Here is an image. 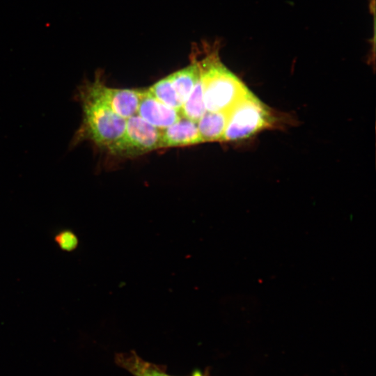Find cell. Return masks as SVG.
Wrapping results in <instances>:
<instances>
[{
	"label": "cell",
	"instance_id": "1",
	"mask_svg": "<svg viewBox=\"0 0 376 376\" xmlns=\"http://www.w3.org/2000/svg\"><path fill=\"white\" fill-rule=\"evenodd\" d=\"M75 96L81 107L82 120L69 147L75 148L87 141L110 152L123 136L126 119L112 111L84 83L77 88Z\"/></svg>",
	"mask_w": 376,
	"mask_h": 376
},
{
	"label": "cell",
	"instance_id": "8",
	"mask_svg": "<svg viewBox=\"0 0 376 376\" xmlns=\"http://www.w3.org/2000/svg\"><path fill=\"white\" fill-rule=\"evenodd\" d=\"M228 116L226 112L205 111L196 123L203 143L221 141Z\"/></svg>",
	"mask_w": 376,
	"mask_h": 376
},
{
	"label": "cell",
	"instance_id": "5",
	"mask_svg": "<svg viewBox=\"0 0 376 376\" xmlns=\"http://www.w3.org/2000/svg\"><path fill=\"white\" fill-rule=\"evenodd\" d=\"M87 88L107 107L125 119L137 113L143 90L115 88L107 86L100 73L93 81L83 82Z\"/></svg>",
	"mask_w": 376,
	"mask_h": 376
},
{
	"label": "cell",
	"instance_id": "10",
	"mask_svg": "<svg viewBox=\"0 0 376 376\" xmlns=\"http://www.w3.org/2000/svg\"><path fill=\"white\" fill-rule=\"evenodd\" d=\"M115 360L116 363L134 376H171L159 366L143 360L134 352L119 353Z\"/></svg>",
	"mask_w": 376,
	"mask_h": 376
},
{
	"label": "cell",
	"instance_id": "9",
	"mask_svg": "<svg viewBox=\"0 0 376 376\" xmlns=\"http://www.w3.org/2000/svg\"><path fill=\"white\" fill-rule=\"evenodd\" d=\"M182 104L201 77L197 58L193 56L189 65L169 75Z\"/></svg>",
	"mask_w": 376,
	"mask_h": 376
},
{
	"label": "cell",
	"instance_id": "7",
	"mask_svg": "<svg viewBox=\"0 0 376 376\" xmlns=\"http://www.w3.org/2000/svg\"><path fill=\"white\" fill-rule=\"evenodd\" d=\"M201 143L203 142L196 122L183 116L162 130L161 148L191 146Z\"/></svg>",
	"mask_w": 376,
	"mask_h": 376
},
{
	"label": "cell",
	"instance_id": "12",
	"mask_svg": "<svg viewBox=\"0 0 376 376\" xmlns=\"http://www.w3.org/2000/svg\"><path fill=\"white\" fill-rule=\"evenodd\" d=\"M201 78L194 86L180 109L181 116L197 123L205 112Z\"/></svg>",
	"mask_w": 376,
	"mask_h": 376
},
{
	"label": "cell",
	"instance_id": "4",
	"mask_svg": "<svg viewBox=\"0 0 376 376\" xmlns=\"http://www.w3.org/2000/svg\"><path fill=\"white\" fill-rule=\"evenodd\" d=\"M161 136L162 130L135 114L126 119L123 136L109 152L123 157L141 155L161 148Z\"/></svg>",
	"mask_w": 376,
	"mask_h": 376
},
{
	"label": "cell",
	"instance_id": "11",
	"mask_svg": "<svg viewBox=\"0 0 376 376\" xmlns=\"http://www.w3.org/2000/svg\"><path fill=\"white\" fill-rule=\"evenodd\" d=\"M147 90L162 103L180 111L183 104L179 98L169 75L150 86Z\"/></svg>",
	"mask_w": 376,
	"mask_h": 376
},
{
	"label": "cell",
	"instance_id": "2",
	"mask_svg": "<svg viewBox=\"0 0 376 376\" xmlns=\"http://www.w3.org/2000/svg\"><path fill=\"white\" fill-rule=\"evenodd\" d=\"M203 45L205 56L197 61L205 110L228 113L251 91L221 62L219 45Z\"/></svg>",
	"mask_w": 376,
	"mask_h": 376
},
{
	"label": "cell",
	"instance_id": "13",
	"mask_svg": "<svg viewBox=\"0 0 376 376\" xmlns=\"http://www.w3.org/2000/svg\"><path fill=\"white\" fill-rule=\"evenodd\" d=\"M55 240L59 247L66 251H73L78 244V239L76 235L68 230L58 233L55 237Z\"/></svg>",
	"mask_w": 376,
	"mask_h": 376
},
{
	"label": "cell",
	"instance_id": "3",
	"mask_svg": "<svg viewBox=\"0 0 376 376\" xmlns=\"http://www.w3.org/2000/svg\"><path fill=\"white\" fill-rule=\"evenodd\" d=\"M289 119L287 115L272 109L250 91L228 112L221 141H242L267 129L281 128L292 122Z\"/></svg>",
	"mask_w": 376,
	"mask_h": 376
},
{
	"label": "cell",
	"instance_id": "14",
	"mask_svg": "<svg viewBox=\"0 0 376 376\" xmlns=\"http://www.w3.org/2000/svg\"><path fill=\"white\" fill-rule=\"evenodd\" d=\"M192 376H207V375L203 374V373H201L199 370H196L193 373Z\"/></svg>",
	"mask_w": 376,
	"mask_h": 376
},
{
	"label": "cell",
	"instance_id": "6",
	"mask_svg": "<svg viewBox=\"0 0 376 376\" xmlns=\"http://www.w3.org/2000/svg\"><path fill=\"white\" fill-rule=\"evenodd\" d=\"M136 114L160 130L173 125L182 116L179 110L162 103L147 89L142 91Z\"/></svg>",
	"mask_w": 376,
	"mask_h": 376
}]
</instances>
